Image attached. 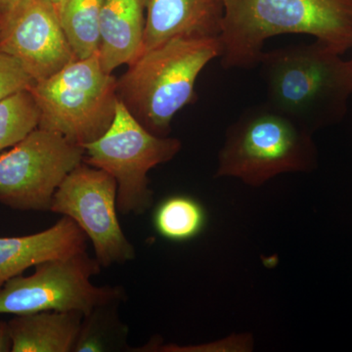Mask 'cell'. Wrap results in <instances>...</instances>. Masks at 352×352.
<instances>
[{"label": "cell", "mask_w": 352, "mask_h": 352, "mask_svg": "<svg viewBox=\"0 0 352 352\" xmlns=\"http://www.w3.org/2000/svg\"><path fill=\"white\" fill-rule=\"evenodd\" d=\"M308 34L340 54L352 48V0H224L221 66H258L265 41Z\"/></svg>", "instance_id": "obj_1"}, {"label": "cell", "mask_w": 352, "mask_h": 352, "mask_svg": "<svg viewBox=\"0 0 352 352\" xmlns=\"http://www.w3.org/2000/svg\"><path fill=\"white\" fill-rule=\"evenodd\" d=\"M266 103L310 133L339 124L352 95V61L320 41L263 51Z\"/></svg>", "instance_id": "obj_2"}, {"label": "cell", "mask_w": 352, "mask_h": 352, "mask_svg": "<svg viewBox=\"0 0 352 352\" xmlns=\"http://www.w3.org/2000/svg\"><path fill=\"white\" fill-rule=\"evenodd\" d=\"M221 55L215 36L176 38L145 51L118 80V95L147 131L166 138L176 113L196 100L201 72Z\"/></svg>", "instance_id": "obj_3"}, {"label": "cell", "mask_w": 352, "mask_h": 352, "mask_svg": "<svg viewBox=\"0 0 352 352\" xmlns=\"http://www.w3.org/2000/svg\"><path fill=\"white\" fill-rule=\"evenodd\" d=\"M314 135L267 103L247 109L227 129L215 176L259 187L284 173H310L318 166Z\"/></svg>", "instance_id": "obj_4"}, {"label": "cell", "mask_w": 352, "mask_h": 352, "mask_svg": "<svg viewBox=\"0 0 352 352\" xmlns=\"http://www.w3.org/2000/svg\"><path fill=\"white\" fill-rule=\"evenodd\" d=\"M29 90L41 112L38 127L82 147L108 131L120 100L118 80L104 71L98 54L74 60Z\"/></svg>", "instance_id": "obj_5"}, {"label": "cell", "mask_w": 352, "mask_h": 352, "mask_svg": "<svg viewBox=\"0 0 352 352\" xmlns=\"http://www.w3.org/2000/svg\"><path fill=\"white\" fill-rule=\"evenodd\" d=\"M83 148V162L105 170L117 182L118 212L141 215L154 204L148 173L171 161L182 150V142L147 131L119 100L108 131Z\"/></svg>", "instance_id": "obj_6"}, {"label": "cell", "mask_w": 352, "mask_h": 352, "mask_svg": "<svg viewBox=\"0 0 352 352\" xmlns=\"http://www.w3.org/2000/svg\"><path fill=\"white\" fill-rule=\"evenodd\" d=\"M34 267L30 276L14 277L0 289V314L80 311L87 315L101 303L126 298L122 287L91 283L102 266L87 252Z\"/></svg>", "instance_id": "obj_7"}, {"label": "cell", "mask_w": 352, "mask_h": 352, "mask_svg": "<svg viewBox=\"0 0 352 352\" xmlns=\"http://www.w3.org/2000/svg\"><path fill=\"white\" fill-rule=\"evenodd\" d=\"M85 148L36 127L0 155V203L19 210H50L65 178L83 162Z\"/></svg>", "instance_id": "obj_8"}, {"label": "cell", "mask_w": 352, "mask_h": 352, "mask_svg": "<svg viewBox=\"0 0 352 352\" xmlns=\"http://www.w3.org/2000/svg\"><path fill=\"white\" fill-rule=\"evenodd\" d=\"M117 196L115 178L82 162L65 178L51 204L50 212L69 217L82 228L102 267L126 263L136 256L118 219Z\"/></svg>", "instance_id": "obj_9"}, {"label": "cell", "mask_w": 352, "mask_h": 352, "mask_svg": "<svg viewBox=\"0 0 352 352\" xmlns=\"http://www.w3.org/2000/svg\"><path fill=\"white\" fill-rule=\"evenodd\" d=\"M0 52L20 61L34 82L76 59L50 0H16L0 14Z\"/></svg>", "instance_id": "obj_10"}, {"label": "cell", "mask_w": 352, "mask_h": 352, "mask_svg": "<svg viewBox=\"0 0 352 352\" xmlns=\"http://www.w3.org/2000/svg\"><path fill=\"white\" fill-rule=\"evenodd\" d=\"M143 1L146 17L140 54L173 38L220 36L224 0Z\"/></svg>", "instance_id": "obj_11"}, {"label": "cell", "mask_w": 352, "mask_h": 352, "mask_svg": "<svg viewBox=\"0 0 352 352\" xmlns=\"http://www.w3.org/2000/svg\"><path fill=\"white\" fill-rule=\"evenodd\" d=\"M87 236L68 217L41 232L0 237V289L32 266L87 252Z\"/></svg>", "instance_id": "obj_12"}, {"label": "cell", "mask_w": 352, "mask_h": 352, "mask_svg": "<svg viewBox=\"0 0 352 352\" xmlns=\"http://www.w3.org/2000/svg\"><path fill=\"white\" fill-rule=\"evenodd\" d=\"M143 0H105L100 20L102 68L109 74L140 54L145 30Z\"/></svg>", "instance_id": "obj_13"}, {"label": "cell", "mask_w": 352, "mask_h": 352, "mask_svg": "<svg viewBox=\"0 0 352 352\" xmlns=\"http://www.w3.org/2000/svg\"><path fill=\"white\" fill-rule=\"evenodd\" d=\"M83 316L80 311L15 315L8 322L12 352H74Z\"/></svg>", "instance_id": "obj_14"}, {"label": "cell", "mask_w": 352, "mask_h": 352, "mask_svg": "<svg viewBox=\"0 0 352 352\" xmlns=\"http://www.w3.org/2000/svg\"><path fill=\"white\" fill-rule=\"evenodd\" d=\"M122 302L101 303L83 316L74 352L131 351L127 344L129 329L119 314Z\"/></svg>", "instance_id": "obj_15"}, {"label": "cell", "mask_w": 352, "mask_h": 352, "mask_svg": "<svg viewBox=\"0 0 352 352\" xmlns=\"http://www.w3.org/2000/svg\"><path fill=\"white\" fill-rule=\"evenodd\" d=\"M105 0H65L60 21L76 59L98 54Z\"/></svg>", "instance_id": "obj_16"}, {"label": "cell", "mask_w": 352, "mask_h": 352, "mask_svg": "<svg viewBox=\"0 0 352 352\" xmlns=\"http://www.w3.org/2000/svg\"><path fill=\"white\" fill-rule=\"evenodd\" d=\"M208 214L197 199L173 195L157 205L153 217L155 229L164 239L186 242L198 237L206 226Z\"/></svg>", "instance_id": "obj_17"}, {"label": "cell", "mask_w": 352, "mask_h": 352, "mask_svg": "<svg viewBox=\"0 0 352 352\" xmlns=\"http://www.w3.org/2000/svg\"><path fill=\"white\" fill-rule=\"evenodd\" d=\"M41 112L30 90L0 102V153L13 147L38 126Z\"/></svg>", "instance_id": "obj_18"}, {"label": "cell", "mask_w": 352, "mask_h": 352, "mask_svg": "<svg viewBox=\"0 0 352 352\" xmlns=\"http://www.w3.org/2000/svg\"><path fill=\"white\" fill-rule=\"evenodd\" d=\"M34 82L20 61L0 52V102L23 90H29Z\"/></svg>", "instance_id": "obj_19"}, {"label": "cell", "mask_w": 352, "mask_h": 352, "mask_svg": "<svg viewBox=\"0 0 352 352\" xmlns=\"http://www.w3.org/2000/svg\"><path fill=\"white\" fill-rule=\"evenodd\" d=\"M251 335H236L229 338L228 340H222L214 342L212 344H199L193 346H179L176 344H166V346H157L155 340L144 349H150L148 351H170V352H198V351H250L252 349ZM145 349V351H147Z\"/></svg>", "instance_id": "obj_20"}, {"label": "cell", "mask_w": 352, "mask_h": 352, "mask_svg": "<svg viewBox=\"0 0 352 352\" xmlns=\"http://www.w3.org/2000/svg\"><path fill=\"white\" fill-rule=\"evenodd\" d=\"M12 346L9 324L0 319V352H12Z\"/></svg>", "instance_id": "obj_21"}, {"label": "cell", "mask_w": 352, "mask_h": 352, "mask_svg": "<svg viewBox=\"0 0 352 352\" xmlns=\"http://www.w3.org/2000/svg\"><path fill=\"white\" fill-rule=\"evenodd\" d=\"M16 0H0V14L6 11L8 7L12 6Z\"/></svg>", "instance_id": "obj_22"}, {"label": "cell", "mask_w": 352, "mask_h": 352, "mask_svg": "<svg viewBox=\"0 0 352 352\" xmlns=\"http://www.w3.org/2000/svg\"><path fill=\"white\" fill-rule=\"evenodd\" d=\"M50 1L53 4V6L55 7V9H56L60 17V13H61L62 7L64 6L65 0H50Z\"/></svg>", "instance_id": "obj_23"}, {"label": "cell", "mask_w": 352, "mask_h": 352, "mask_svg": "<svg viewBox=\"0 0 352 352\" xmlns=\"http://www.w3.org/2000/svg\"><path fill=\"white\" fill-rule=\"evenodd\" d=\"M351 61H352V59H351Z\"/></svg>", "instance_id": "obj_24"}]
</instances>
